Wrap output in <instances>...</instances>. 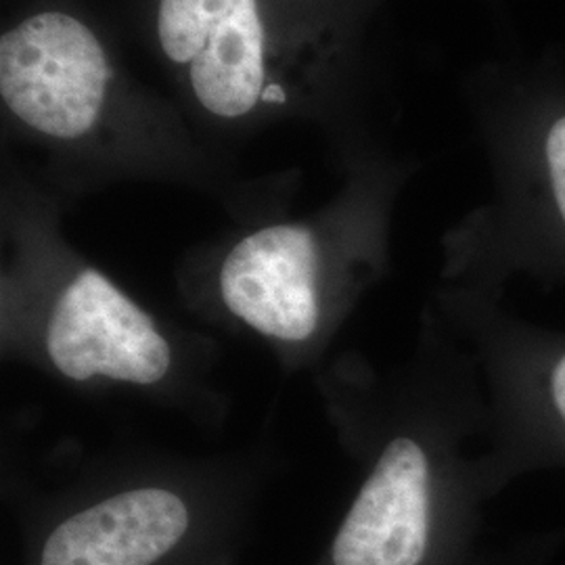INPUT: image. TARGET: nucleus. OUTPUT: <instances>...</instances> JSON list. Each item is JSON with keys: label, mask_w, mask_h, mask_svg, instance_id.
<instances>
[{"label": "nucleus", "mask_w": 565, "mask_h": 565, "mask_svg": "<svg viewBox=\"0 0 565 565\" xmlns=\"http://www.w3.org/2000/svg\"><path fill=\"white\" fill-rule=\"evenodd\" d=\"M0 107L25 163L67 202L128 182L184 186L233 223L289 207L300 172L245 177L237 162L121 61L76 0H32L0 34Z\"/></svg>", "instance_id": "obj_1"}, {"label": "nucleus", "mask_w": 565, "mask_h": 565, "mask_svg": "<svg viewBox=\"0 0 565 565\" xmlns=\"http://www.w3.org/2000/svg\"><path fill=\"white\" fill-rule=\"evenodd\" d=\"M74 203L9 156L0 184V356L82 396L132 398L221 429V343L130 294L65 233Z\"/></svg>", "instance_id": "obj_2"}, {"label": "nucleus", "mask_w": 565, "mask_h": 565, "mask_svg": "<svg viewBox=\"0 0 565 565\" xmlns=\"http://www.w3.org/2000/svg\"><path fill=\"white\" fill-rule=\"evenodd\" d=\"M279 469L266 443L216 455L121 446L76 452L30 488L28 565H221Z\"/></svg>", "instance_id": "obj_6"}, {"label": "nucleus", "mask_w": 565, "mask_h": 565, "mask_svg": "<svg viewBox=\"0 0 565 565\" xmlns=\"http://www.w3.org/2000/svg\"><path fill=\"white\" fill-rule=\"evenodd\" d=\"M342 181L319 207L291 205L193 245L174 268L184 312L264 345L282 375L323 369L364 296L390 270L394 210L413 163L366 130L333 142Z\"/></svg>", "instance_id": "obj_3"}, {"label": "nucleus", "mask_w": 565, "mask_h": 565, "mask_svg": "<svg viewBox=\"0 0 565 565\" xmlns=\"http://www.w3.org/2000/svg\"><path fill=\"white\" fill-rule=\"evenodd\" d=\"M436 315L471 348L494 390L499 419L515 422L522 446L565 461V338H520L511 342L488 298L445 287Z\"/></svg>", "instance_id": "obj_8"}, {"label": "nucleus", "mask_w": 565, "mask_h": 565, "mask_svg": "<svg viewBox=\"0 0 565 565\" xmlns=\"http://www.w3.org/2000/svg\"><path fill=\"white\" fill-rule=\"evenodd\" d=\"M387 2L142 0V23L182 114L216 147L282 121L319 124L335 142L364 132L371 36Z\"/></svg>", "instance_id": "obj_5"}, {"label": "nucleus", "mask_w": 565, "mask_h": 565, "mask_svg": "<svg viewBox=\"0 0 565 565\" xmlns=\"http://www.w3.org/2000/svg\"><path fill=\"white\" fill-rule=\"evenodd\" d=\"M221 565H224V564H221Z\"/></svg>", "instance_id": "obj_9"}, {"label": "nucleus", "mask_w": 565, "mask_h": 565, "mask_svg": "<svg viewBox=\"0 0 565 565\" xmlns=\"http://www.w3.org/2000/svg\"><path fill=\"white\" fill-rule=\"evenodd\" d=\"M476 364L427 310L413 361L380 371L359 352L312 375L324 419L361 482L321 565H429L455 511L488 473L467 457L482 422Z\"/></svg>", "instance_id": "obj_4"}, {"label": "nucleus", "mask_w": 565, "mask_h": 565, "mask_svg": "<svg viewBox=\"0 0 565 565\" xmlns=\"http://www.w3.org/2000/svg\"><path fill=\"white\" fill-rule=\"evenodd\" d=\"M467 99L494 174L490 202L445 239L448 287L488 298L511 273L565 275V63H486Z\"/></svg>", "instance_id": "obj_7"}]
</instances>
